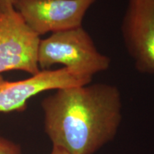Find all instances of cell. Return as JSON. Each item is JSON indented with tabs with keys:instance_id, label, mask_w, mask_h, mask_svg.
Masks as SVG:
<instances>
[{
	"instance_id": "obj_2",
	"label": "cell",
	"mask_w": 154,
	"mask_h": 154,
	"mask_svg": "<svg viewBox=\"0 0 154 154\" xmlns=\"http://www.w3.org/2000/svg\"><path fill=\"white\" fill-rule=\"evenodd\" d=\"M56 63L93 76L109 69L111 59L98 51L91 36L82 26L54 32L40 40L38 49L40 70H49Z\"/></svg>"
},
{
	"instance_id": "obj_6",
	"label": "cell",
	"mask_w": 154,
	"mask_h": 154,
	"mask_svg": "<svg viewBox=\"0 0 154 154\" xmlns=\"http://www.w3.org/2000/svg\"><path fill=\"white\" fill-rule=\"evenodd\" d=\"M121 34L136 69L154 74V0H128Z\"/></svg>"
},
{
	"instance_id": "obj_7",
	"label": "cell",
	"mask_w": 154,
	"mask_h": 154,
	"mask_svg": "<svg viewBox=\"0 0 154 154\" xmlns=\"http://www.w3.org/2000/svg\"><path fill=\"white\" fill-rule=\"evenodd\" d=\"M0 154H22L20 147L3 136H0Z\"/></svg>"
},
{
	"instance_id": "obj_9",
	"label": "cell",
	"mask_w": 154,
	"mask_h": 154,
	"mask_svg": "<svg viewBox=\"0 0 154 154\" xmlns=\"http://www.w3.org/2000/svg\"><path fill=\"white\" fill-rule=\"evenodd\" d=\"M14 0H0V7L7 5H14Z\"/></svg>"
},
{
	"instance_id": "obj_5",
	"label": "cell",
	"mask_w": 154,
	"mask_h": 154,
	"mask_svg": "<svg viewBox=\"0 0 154 154\" xmlns=\"http://www.w3.org/2000/svg\"><path fill=\"white\" fill-rule=\"evenodd\" d=\"M92 77L63 67L43 70L24 80L9 82L0 74V113L23 111L31 98L42 92L91 84Z\"/></svg>"
},
{
	"instance_id": "obj_1",
	"label": "cell",
	"mask_w": 154,
	"mask_h": 154,
	"mask_svg": "<svg viewBox=\"0 0 154 154\" xmlns=\"http://www.w3.org/2000/svg\"><path fill=\"white\" fill-rule=\"evenodd\" d=\"M44 129L69 154H94L115 137L121 121V96L104 83L57 89L42 102Z\"/></svg>"
},
{
	"instance_id": "obj_3",
	"label": "cell",
	"mask_w": 154,
	"mask_h": 154,
	"mask_svg": "<svg viewBox=\"0 0 154 154\" xmlns=\"http://www.w3.org/2000/svg\"><path fill=\"white\" fill-rule=\"evenodd\" d=\"M40 40L14 5L0 7V74L19 70L34 76L41 72L38 64Z\"/></svg>"
},
{
	"instance_id": "obj_4",
	"label": "cell",
	"mask_w": 154,
	"mask_h": 154,
	"mask_svg": "<svg viewBox=\"0 0 154 154\" xmlns=\"http://www.w3.org/2000/svg\"><path fill=\"white\" fill-rule=\"evenodd\" d=\"M96 0H14V7L38 36L82 26Z\"/></svg>"
},
{
	"instance_id": "obj_8",
	"label": "cell",
	"mask_w": 154,
	"mask_h": 154,
	"mask_svg": "<svg viewBox=\"0 0 154 154\" xmlns=\"http://www.w3.org/2000/svg\"><path fill=\"white\" fill-rule=\"evenodd\" d=\"M51 154H69V153H67L66 151H64V150L62 149L53 146V149Z\"/></svg>"
}]
</instances>
